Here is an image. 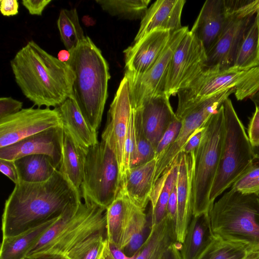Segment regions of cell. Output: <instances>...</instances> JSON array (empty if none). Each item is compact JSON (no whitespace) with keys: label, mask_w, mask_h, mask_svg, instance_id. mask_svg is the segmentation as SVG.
<instances>
[{"label":"cell","mask_w":259,"mask_h":259,"mask_svg":"<svg viewBox=\"0 0 259 259\" xmlns=\"http://www.w3.org/2000/svg\"><path fill=\"white\" fill-rule=\"evenodd\" d=\"M80 191L57 169L47 181H21L6 200L2 215L3 238L19 234L77 207Z\"/></svg>","instance_id":"1"},{"label":"cell","mask_w":259,"mask_h":259,"mask_svg":"<svg viewBox=\"0 0 259 259\" xmlns=\"http://www.w3.org/2000/svg\"><path fill=\"white\" fill-rule=\"evenodd\" d=\"M10 65L22 93L38 108H56L72 96L75 74L71 67L32 40L16 53Z\"/></svg>","instance_id":"2"},{"label":"cell","mask_w":259,"mask_h":259,"mask_svg":"<svg viewBox=\"0 0 259 259\" xmlns=\"http://www.w3.org/2000/svg\"><path fill=\"white\" fill-rule=\"evenodd\" d=\"M69 52L67 63L75 74L72 97L88 125L98 132L108 97V64L88 36Z\"/></svg>","instance_id":"3"},{"label":"cell","mask_w":259,"mask_h":259,"mask_svg":"<svg viewBox=\"0 0 259 259\" xmlns=\"http://www.w3.org/2000/svg\"><path fill=\"white\" fill-rule=\"evenodd\" d=\"M209 216L214 237L259 251V195L231 188L213 203Z\"/></svg>","instance_id":"4"},{"label":"cell","mask_w":259,"mask_h":259,"mask_svg":"<svg viewBox=\"0 0 259 259\" xmlns=\"http://www.w3.org/2000/svg\"><path fill=\"white\" fill-rule=\"evenodd\" d=\"M106 208L88 202L61 216L42 234L27 257L41 254L66 256L90 236L106 233Z\"/></svg>","instance_id":"5"},{"label":"cell","mask_w":259,"mask_h":259,"mask_svg":"<svg viewBox=\"0 0 259 259\" xmlns=\"http://www.w3.org/2000/svg\"><path fill=\"white\" fill-rule=\"evenodd\" d=\"M225 131L223 104L207 120L201 143L194 153L192 180L193 215L209 212L210 191L221 158Z\"/></svg>","instance_id":"6"},{"label":"cell","mask_w":259,"mask_h":259,"mask_svg":"<svg viewBox=\"0 0 259 259\" xmlns=\"http://www.w3.org/2000/svg\"><path fill=\"white\" fill-rule=\"evenodd\" d=\"M223 105L225 131L220 163L210 193L212 205L255 160L252 146L232 101L228 98Z\"/></svg>","instance_id":"7"},{"label":"cell","mask_w":259,"mask_h":259,"mask_svg":"<svg viewBox=\"0 0 259 259\" xmlns=\"http://www.w3.org/2000/svg\"><path fill=\"white\" fill-rule=\"evenodd\" d=\"M120 174L116 156L110 146L101 140L87 152L84 175L80 191L84 201L107 208L119 190Z\"/></svg>","instance_id":"8"},{"label":"cell","mask_w":259,"mask_h":259,"mask_svg":"<svg viewBox=\"0 0 259 259\" xmlns=\"http://www.w3.org/2000/svg\"><path fill=\"white\" fill-rule=\"evenodd\" d=\"M207 56L202 42L189 30L176 49L164 81L163 94L170 98L187 87L205 67Z\"/></svg>","instance_id":"9"},{"label":"cell","mask_w":259,"mask_h":259,"mask_svg":"<svg viewBox=\"0 0 259 259\" xmlns=\"http://www.w3.org/2000/svg\"><path fill=\"white\" fill-rule=\"evenodd\" d=\"M234 92L235 88L222 91L191 104L176 115L181 120V128L176 141L157 161L154 184L181 152L192 134L204 125L225 100Z\"/></svg>","instance_id":"10"},{"label":"cell","mask_w":259,"mask_h":259,"mask_svg":"<svg viewBox=\"0 0 259 259\" xmlns=\"http://www.w3.org/2000/svg\"><path fill=\"white\" fill-rule=\"evenodd\" d=\"M188 27L183 26L172 33L164 51L154 65L146 72L135 75L125 72L135 109L140 108L146 101L163 94L164 81L172 56L186 33Z\"/></svg>","instance_id":"11"},{"label":"cell","mask_w":259,"mask_h":259,"mask_svg":"<svg viewBox=\"0 0 259 259\" xmlns=\"http://www.w3.org/2000/svg\"><path fill=\"white\" fill-rule=\"evenodd\" d=\"M61 125V118L56 108L22 109L14 115L0 119V148Z\"/></svg>","instance_id":"12"},{"label":"cell","mask_w":259,"mask_h":259,"mask_svg":"<svg viewBox=\"0 0 259 259\" xmlns=\"http://www.w3.org/2000/svg\"><path fill=\"white\" fill-rule=\"evenodd\" d=\"M134 110L129 83L124 76L107 113L102 140L115 153L119 164L120 181L123 174L124 145L131 115Z\"/></svg>","instance_id":"13"},{"label":"cell","mask_w":259,"mask_h":259,"mask_svg":"<svg viewBox=\"0 0 259 259\" xmlns=\"http://www.w3.org/2000/svg\"><path fill=\"white\" fill-rule=\"evenodd\" d=\"M255 14L237 11L226 13V21L221 35L206 53L205 68L219 72L232 68L239 44Z\"/></svg>","instance_id":"14"},{"label":"cell","mask_w":259,"mask_h":259,"mask_svg":"<svg viewBox=\"0 0 259 259\" xmlns=\"http://www.w3.org/2000/svg\"><path fill=\"white\" fill-rule=\"evenodd\" d=\"M62 133L63 124L0 148V159L14 161L28 155H46L52 158L59 169L62 159Z\"/></svg>","instance_id":"15"},{"label":"cell","mask_w":259,"mask_h":259,"mask_svg":"<svg viewBox=\"0 0 259 259\" xmlns=\"http://www.w3.org/2000/svg\"><path fill=\"white\" fill-rule=\"evenodd\" d=\"M173 32L155 30L123 51L126 73L135 75L148 71L166 48Z\"/></svg>","instance_id":"16"},{"label":"cell","mask_w":259,"mask_h":259,"mask_svg":"<svg viewBox=\"0 0 259 259\" xmlns=\"http://www.w3.org/2000/svg\"><path fill=\"white\" fill-rule=\"evenodd\" d=\"M194 153L190 154L182 151L176 181L177 190V213L175 225L176 242L182 244L187 230L193 217L192 180Z\"/></svg>","instance_id":"17"},{"label":"cell","mask_w":259,"mask_h":259,"mask_svg":"<svg viewBox=\"0 0 259 259\" xmlns=\"http://www.w3.org/2000/svg\"><path fill=\"white\" fill-rule=\"evenodd\" d=\"M185 3V0L155 1L148 8L141 20L134 42L155 30L174 32L182 28L181 15Z\"/></svg>","instance_id":"18"},{"label":"cell","mask_w":259,"mask_h":259,"mask_svg":"<svg viewBox=\"0 0 259 259\" xmlns=\"http://www.w3.org/2000/svg\"><path fill=\"white\" fill-rule=\"evenodd\" d=\"M156 164L154 158L126 170L121 178L118 194L124 196L135 206L145 210L154 186Z\"/></svg>","instance_id":"19"},{"label":"cell","mask_w":259,"mask_h":259,"mask_svg":"<svg viewBox=\"0 0 259 259\" xmlns=\"http://www.w3.org/2000/svg\"><path fill=\"white\" fill-rule=\"evenodd\" d=\"M137 109L141 113L145 134L155 150L169 124L177 117L169 98L164 94L157 96Z\"/></svg>","instance_id":"20"},{"label":"cell","mask_w":259,"mask_h":259,"mask_svg":"<svg viewBox=\"0 0 259 259\" xmlns=\"http://www.w3.org/2000/svg\"><path fill=\"white\" fill-rule=\"evenodd\" d=\"M227 15L224 0H207L190 30L202 43L207 53L223 30Z\"/></svg>","instance_id":"21"},{"label":"cell","mask_w":259,"mask_h":259,"mask_svg":"<svg viewBox=\"0 0 259 259\" xmlns=\"http://www.w3.org/2000/svg\"><path fill=\"white\" fill-rule=\"evenodd\" d=\"M62 124L83 148H88L99 142L98 133L88 125L72 96L56 107Z\"/></svg>","instance_id":"22"},{"label":"cell","mask_w":259,"mask_h":259,"mask_svg":"<svg viewBox=\"0 0 259 259\" xmlns=\"http://www.w3.org/2000/svg\"><path fill=\"white\" fill-rule=\"evenodd\" d=\"M214 238L209 212L193 215L181 244L182 259H198Z\"/></svg>","instance_id":"23"},{"label":"cell","mask_w":259,"mask_h":259,"mask_svg":"<svg viewBox=\"0 0 259 259\" xmlns=\"http://www.w3.org/2000/svg\"><path fill=\"white\" fill-rule=\"evenodd\" d=\"M87 150L63 126L62 159L58 170L79 190L83 178Z\"/></svg>","instance_id":"24"},{"label":"cell","mask_w":259,"mask_h":259,"mask_svg":"<svg viewBox=\"0 0 259 259\" xmlns=\"http://www.w3.org/2000/svg\"><path fill=\"white\" fill-rule=\"evenodd\" d=\"M179 162L178 154L153 186L150 195L151 227L160 223L166 215L168 200L177 181Z\"/></svg>","instance_id":"25"},{"label":"cell","mask_w":259,"mask_h":259,"mask_svg":"<svg viewBox=\"0 0 259 259\" xmlns=\"http://www.w3.org/2000/svg\"><path fill=\"white\" fill-rule=\"evenodd\" d=\"M175 242V224L166 215L160 223L151 226L149 236L135 259H162Z\"/></svg>","instance_id":"26"},{"label":"cell","mask_w":259,"mask_h":259,"mask_svg":"<svg viewBox=\"0 0 259 259\" xmlns=\"http://www.w3.org/2000/svg\"><path fill=\"white\" fill-rule=\"evenodd\" d=\"M59 218L49 221L17 235L3 238L0 259H25L42 234Z\"/></svg>","instance_id":"27"},{"label":"cell","mask_w":259,"mask_h":259,"mask_svg":"<svg viewBox=\"0 0 259 259\" xmlns=\"http://www.w3.org/2000/svg\"><path fill=\"white\" fill-rule=\"evenodd\" d=\"M133 204L124 196L118 194L106 208V239L120 249Z\"/></svg>","instance_id":"28"},{"label":"cell","mask_w":259,"mask_h":259,"mask_svg":"<svg viewBox=\"0 0 259 259\" xmlns=\"http://www.w3.org/2000/svg\"><path fill=\"white\" fill-rule=\"evenodd\" d=\"M259 66V9L239 44L232 69L247 70Z\"/></svg>","instance_id":"29"},{"label":"cell","mask_w":259,"mask_h":259,"mask_svg":"<svg viewBox=\"0 0 259 259\" xmlns=\"http://www.w3.org/2000/svg\"><path fill=\"white\" fill-rule=\"evenodd\" d=\"M145 210L133 204L120 250L127 256L135 255L150 232Z\"/></svg>","instance_id":"30"},{"label":"cell","mask_w":259,"mask_h":259,"mask_svg":"<svg viewBox=\"0 0 259 259\" xmlns=\"http://www.w3.org/2000/svg\"><path fill=\"white\" fill-rule=\"evenodd\" d=\"M14 161L19 181L25 182H45L58 169L52 158L46 155H28Z\"/></svg>","instance_id":"31"},{"label":"cell","mask_w":259,"mask_h":259,"mask_svg":"<svg viewBox=\"0 0 259 259\" xmlns=\"http://www.w3.org/2000/svg\"><path fill=\"white\" fill-rule=\"evenodd\" d=\"M102 10L112 16L137 20L143 19L150 0H96Z\"/></svg>","instance_id":"32"},{"label":"cell","mask_w":259,"mask_h":259,"mask_svg":"<svg viewBox=\"0 0 259 259\" xmlns=\"http://www.w3.org/2000/svg\"><path fill=\"white\" fill-rule=\"evenodd\" d=\"M57 26L61 41L69 51L74 49L85 36L75 8L62 9L57 20Z\"/></svg>","instance_id":"33"},{"label":"cell","mask_w":259,"mask_h":259,"mask_svg":"<svg viewBox=\"0 0 259 259\" xmlns=\"http://www.w3.org/2000/svg\"><path fill=\"white\" fill-rule=\"evenodd\" d=\"M252 252L244 244L214 237L198 259H247Z\"/></svg>","instance_id":"34"},{"label":"cell","mask_w":259,"mask_h":259,"mask_svg":"<svg viewBox=\"0 0 259 259\" xmlns=\"http://www.w3.org/2000/svg\"><path fill=\"white\" fill-rule=\"evenodd\" d=\"M106 233L95 234L74 247L65 256L69 259H100L104 249Z\"/></svg>","instance_id":"35"},{"label":"cell","mask_w":259,"mask_h":259,"mask_svg":"<svg viewBox=\"0 0 259 259\" xmlns=\"http://www.w3.org/2000/svg\"><path fill=\"white\" fill-rule=\"evenodd\" d=\"M135 129L138 152L137 166L155 158V150L145 134L141 113L138 109H135Z\"/></svg>","instance_id":"36"},{"label":"cell","mask_w":259,"mask_h":259,"mask_svg":"<svg viewBox=\"0 0 259 259\" xmlns=\"http://www.w3.org/2000/svg\"><path fill=\"white\" fill-rule=\"evenodd\" d=\"M259 91V66L251 68L247 76L235 87L234 95L238 101L250 98Z\"/></svg>","instance_id":"37"},{"label":"cell","mask_w":259,"mask_h":259,"mask_svg":"<svg viewBox=\"0 0 259 259\" xmlns=\"http://www.w3.org/2000/svg\"><path fill=\"white\" fill-rule=\"evenodd\" d=\"M181 126V120L178 117L169 124L155 149V159L157 161L176 141L179 136Z\"/></svg>","instance_id":"38"},{"label":"cell","mask_w":259,"mask_h":259,"mask_svg":"<svg viewBox=\"0 0 259 259\" xmlns=\"http://www.w3.org/2000/svg\"><path fill=\"white\" fill-rule=\"evenodd\" d=\"M23 103L12 97L0 98V119L14 115L22 109Z\"/></svg>","instance_id":"39"},{"label":"cell","mask_w":259,"mask_h":259,"mask_svg":"<svg viewBox=\"0 0 259 259\" xmlns=\"http://www.w3.org/2000/svg\"><path fill=\"white\" fill-rule=\"evenodd\" d=\"M259 177V162L253 163L233 183L232 188L240 191L252 180Z\"/></svg>","instance_id":"40"},{"label":"cell","mask_w":259,"mask_h":259,"mask_svg":"<svg viewBox=\"0 0 259 259\" xmlns=\"http://www.w3.org/2000/svg\"><path fill=\"white\" fill-rule=\"evenodd\" d=\"M248 137L252 147L259 145V107L255 111L249 121Z\"/></svg>","instance_id":"41"},{"label":"cell","mask_w":259,"mask_h":259,"mask_svg":"<svg viewBox=\"0 0 259 259\" xmlns=\"http://www.w3.org/2000/svg\"><path fill=\"white\" fill-rule=\"evenodd\" d=\"M204 130L205 124L196 130L189 137L182 151L188 154L195 152L201 143Z\"/></svg>","instance_id":"42"},{"label":"cell","mask_w":259,"mask_h":259,"mask_svg":"<svg viewBox=\"0 0 259 259\" xmlns=\"http://www.w3.org/2000/svg\"><path fill=\"white\" fill-rule=\"evenodd\" d=\"M51 2V0H23L22 4L30 14L41 16L45 8Z\"/></svg>","instance_id":"43"},{"label":"cell","mask_w":259,"mask_h":259,"mask_svg":"<svg viewBox=\"0 0 259 259\" xmlns=\"http://www.w3.org/2000/svg\"><path fill=\"white\" fill-rule=\"evenodd\" d=\"M0 170L15 184L19 182V176L14 161L0 159Z\"/></svg>","instance_id":"44"},{"label":"cell","mask_w":259,"mask_h":259,"mask_svg":"<svg viewBox=\"0 0 259 259\" xmlns=\"http://www.w3.org/2000/svg\"><path fill=\"white\" fill-rule=\"evenodd\" d=\"M177 190L176 183L170 194L166 210L167 217L174 223L175 225L177 217Z\"/></svg>","instance_id":"45"},{"label":"cell","mask_w":259,"mask_h":259,"mask_svg":"<svg viewBox=\"0 0 259 259\" xmlns=\"http://www.w3.org/2000/svg\"><path fill=\"white\" fill-rule=\"evenodd\" d=\"M0 11L4 16H12L18 13L19 3L17 0H1Z\"/></svg>","instance_id":"46"},{"label":"cell","mask_w":259,"mask_h":259,"mask_svg":"<svg viewBox=\"0 0 259 259\" xmlns=\"http://www.w3.org/2000/svg\"><path fill=\"white\" fill-rule=\"evenodd\" d=\"M180 243H173L164 253L162 259H182Z\"/></svg>","instance_id":"47"},{"label":"cell","mask_w":259,"mask_h":259,"mask_svg":"<svg viewBox=\"0 0 259 259\" xmlns=\"http://www.w3.org/2000/svg\"><path fill=\"white\" fill-rule=\"evenodd\" d=\"M240 191L245 194L259 195V177L248 183Z\"/></svg>","instance_id":"48"},{"label":"cell","mask_w":259,"mask_h":259,"mask_svg":"<svg viewBox=\"0 0 259 259\" xmlns=\"http://www.w3.org/2000/svg\"><path fill=\"white\" fill-rule=\"evenodd\" d=\"M108 243L110 251L115 259H135L137 254L132 257L127 256L115 246L109 243L108 242Z\"/></svg>","instance_id":"49"},{"label":"cell","mask_w":259,"mask_h":259,"mask_svg":"<svg viewBox=\"0 0 259 259\" xmlns=\"http://www.w3.org/2000/svg\"><path fill=\"white\" fill-rule=\"evenodd\" d=\"M25 259H69L66 256L59 254H41L27 257Z\"/></svg>","instance_id":"50"},{"label":"cell","mask_w":259,"mask_h":259,"mask_svg":"<svg viewBox=\"0 0 259 259\" xmlns=\"http://www.w3.org/2000/svg\"><path fill=\"white\" fill-rule=\"evenodd\" d=\"M70 58V53L67 50H62L59 51L57 58L61 62L67 63Z\"/></svg>","instance_id":"51"},{"label":"cell","mask_w":259,"mask_h":259,"mask_svg":"<svg viewBox=\"0 0 259 259\" xmlns=\"http://www.w3.org/2000/svg\"><path fill=\"white\" fill-rule=\"evenodd\" d=\"M100 259H115L110 251L107 239L106 240L104 249Z\"/></svg>","instance_id":"52"},{"label":"cell","mask_w":259,"mask_h":259,"mask_svg":"<svg viewBox=\"0 0 259 259\" xmlns=\"http://www.w3.org/2000/svg\"><path fill=\"white\" fill-rule=\"evenodd\" d=\"M250 99L253 102L255 106L259 107V91L252 95Z\"/></svg>","instance_id":"53"},{"label":"cell","mask_w":259,"mask_h":259,"mask_svg":"<svg viewBox=\"0 0 259 259\" xmlns=\"http://www.w3.org/2000/svg\"><path fill=\"white\" fill-rule=\"evenodd\" d=\"M252 147L254 158L259 160V145Z\"/></svg>","instance_id":"54"},{"label":"cell","mask_w":259,"mask_h":259,"mask_svg":"<svg viewBox=\"0 0 259 259\" xmlns=\"http://www.w3.org/2000/svg\"><path fill=\"white\" fill-rule=\"evenodd\" d=\"M250 259H259V251H257Z\"/></svg>","instance_id":"55"}]
</instances>
